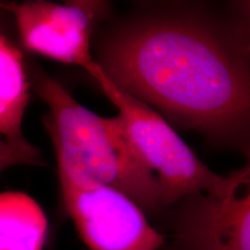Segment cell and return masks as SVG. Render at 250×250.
<instances>
[{
  "label": "cell",
  "mask_w": 250,
  "mask_h": 250,
  "mask_svg": "<svg viewBox=\"0 0 250 250\" xmlns=\"http://www.w3.org/2000/svg\"><path fill=\"white\" fill-rule=\"evenodd\" d=\"M62 202L90 250H158L164 236L132 199L112 188L58 170Z\"/></svg>",
  "instance_id": "4"
},
{
  "label": "cell",
  "mask_w": 250,
  "mask_h": 250,
  "mask_svg": "<svg viewBox=\"0 0 250 250\" xmlns=\"http://www.w3.org/2000/svg\"><path fill=\"white\" fill-rule=\"evenodd\" d=\"M112 83L181 126L245 146L249 134V21L202 2H151L96 40Z\"/></svg>",
  "instance_id": "1"
},
{
  "label": "cell",
  "mask_w": 250,
  "mask_h": 250,
  "mask_svg": "<svg viewBox=\"0 0 250 250\" xmlns=\"http://www.w3.org/2000/svg\"><path fill=\"white\" fill-rule=\"evenodd\" d=\"M117 108L134 148L160 186L161 206L198 193L226 195L249 180V167L221 176L197 158L159 112L118 88L93 62L86 70Z\"/></svg>",
  "instance_id": "3"
},
{
  "label": "cell",
  "mask_w": 250,
  "mask_h": 250,
  "mask_svg": "<svg viewBox=\"0 0 250 250\" xmlns=\"http://www.w3.org/2000/svg\"><path fill=\"white\" fill-rule=\"evenodd\" d=\"M48 237V219L26 193H0V250H42Z\"/></svg>",
  "instance_id": "8"
},
{
  "label": "cell",
  "mask_w": 250,
  "mask_h": 250,
  "mask_svg": "<svg viewBox=\"0 0 250 250\" xmlns=\"http://www.w3.org/2000/svg\"><path fill=\"white\" fill-rule=\"evenodd\" d=\"M107 2L45 0L0 2V11L13 17L21 43L34 54L87 70L95 24L105 14Z\"/></svg>",
  "instance_id": "5"
},
{
  "label": "cell",
  "mask_w": 250,
  "mask_h": 250,
  "mask_svg": "<svg viewBox=\"0 0 250 250\" xmlns=\"http://www.w3.org/2000/svg\"><path fill=\"white\" fill-rule=\"evenodd\" d=\"M30 87L48 105L44 125L59 171L117 190L146 212L161 206L154 174L140 159L120 115L103 117L81 105L42 68H28Z\"/></svg>",
  "instance_id": "2"
},
{
  "label": "cell",
  "mask_w": 250,
  "mask_h": 250,
  "mask_svg": "<svg viewBox=\"0 0 250 250\" xmlns=\"http://www.w3.org/2000/svg\"><path fill=\"white\" fill-rule=\"evenodd\" d=\"M182 201L176 237L183 250H250L249 180L226 195Z\"/></svg>",
  "instance_id": "6"
},
{
  "label": "cell",
  "mask_w": 250,
  "mask_h": 250,
  "mask_svg": "<svg viewBox=\"0 0 250 250\" xmlns=\"http://www.w3.org/2000/svg\"><path fill=\"white\" fill-rule=\"evenodd\" d=\"M30 81L23 56L11 40L0 31V136L12 142L26 138L22 121Z\"/></svg>",
  "instance_id": "7"
},
{
  "label": "cell",
  "mask_w": 250,
  "mask_h": 250,
  "mask_svg": "<svg viewBox=\"0 0 250 250\" xmlns=\"http://www.w3.org/2000/svg\"><path fill=\"white\" fill-rule=\"evenodd\" d=\"M19 165L44 166L45 161L39 149L27 139L12 142L0 138V174Z\"/></svg>",
  "instance_id": "9"
}]
</instances>
